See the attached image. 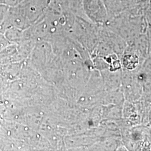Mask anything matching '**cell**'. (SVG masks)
<instances>
[{
	"mask_svg": "<svg viewBox=\"0 0 151 151\" xmlns=\"http://www.w3.org/2000/svg\"><path fill=\"white\" fill-rule=\"evenodd\" d=\"M82 6L84 14L95 21L102 22L109 16L103 0H82Z\"/></svg>",
	"mask_w": 151,
	"mask_h": 151,
	"instance_id": "obj_1",
	"label": "cell"
}]
</instances>
